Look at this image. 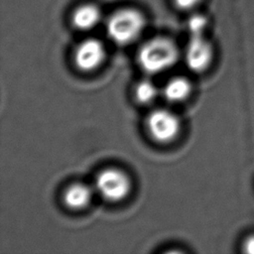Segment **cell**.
Segmentation results:
<instances>
[{
	"label": "cell",
	"mask_w": 254,
	"mask_h": 254,
	"mask_svg": "<svg viewBox=\"0 0 254 254\" xmlns=\"http://www.w3.org/2000/svg\"><path fill=\"white\" fill-rule=\"evenodd\" d=\"M178 49L169 39L157 37L146 42L138 53V62L148 73H159L171 67L178 59Z\"/></svg>",
	"instance_id": "6da1fadb"
},
{
	"label": "cell",
	"mask_w": 254,
	"mask_h": 254,
	"mask_svg": "<svg viewBox=\"0 0 254 254\" xmlns=\"http://www.w3.org/2000/svg\"><path fill=\"white\" fill-rule=\"evenodd\" d=\"M145 27L143 14L133 8H123L114 12L106 23L108 37L118 45L135 41Z\"/></svg>",
	"instance_id": "7a4b0ae2"
},
{
	"label": "cell",
	"mask_w": 254,
	"mask_h": 254,
	"mask_svg": "<svg viewBox=\"0 0 254 254\" xmlns=\"http://www.w3.org/2000/svg\"><path fill=\"white\" fill-rule=\"evenodd\" d=\"M203 24L189 25L190 38L186 49V63L193 71L204 70L211 62L212 48L209 42L203 37L205 29Z\"/></svg>",
	"instance_id": "3957f363"
},
{
	"label": "cell",
	"mask_w": 254,
	"mask_h": 254,
	"mask_svg": "<svg viewBox=\"0 0 254 254\" xmlns=\"http://www.w3.org/2000/svg\"><path fill=\"white\" fill-rule=\"evenodd\" d=\"M95 187L103 198L109 201H118L128 194L131 184L123 172L116 169H107L98 174Z\"/></svg>",
	"instance_id": "277c9868"
},
{
	"label": "cell",
	"mask_w": 254,
	"mask_h": 254,
	"mask_svg": "<svg viewBox=\"0 0 254 254\" xmlns=\"http://www.w3.org/2000/svg\"><path fill=\"white\" fill-rule=\"evenodd\" d=\"M147 128L153 139L161 143H167L174 140L178 135L180 121L171 111L157 109L149 114Z\"/></svg>",
	"instance_id": "5b68a950"
},
{
	"label": "cell",
	"mask_w": 254,
	"mask_h": 254,
	"mask_svg": "<svg viewBox=\"0 0 254 254\" xmlns=\"http://www.w3.org/2000/svg\"><path fill=\"white\" fill-rule=\"evenodd\" d=\"M104 56V47L100 41L96 39H86L75 49L74 62L78 68L82 70H92L102 63Z\"/></svg>",
	"instance_id": "8992f818"
},
{
	"label": "cell",
	"mask_w": 254,
	"mask_h": 254,
	"mask_svg": "<svg viewBox=\"0 0 254 254\" xmlns=\"http://www.w3.org/2000/svg\"><path fill=\"white\" fill-rule=\"evenodd\" d=\"M101 13L94 4H82L78 6L71 15V21L78 30H89L95 27L100 21Z\"/></svg>",
	"instance_id": "52a82bcc"
},
{
	"label": "cell",
	"mask_w": 254,
	"mask_h": 254,
	"mask_svg": "<svg viewBox=\"0 0 254 254\" xmlns=\"http://www.w3.org/2000/svg\"><path fill=\"white\" fill-rule=\"evenodd\" d=\"M91 196V190L87 186L83 184H73L65 190L64 201L67 207L79 209L89 203Z\"/></svg>",
	"instance_id": "ba28073f"
},
{
	"label": "cell",
	"mask_w": 254,
	"mask_h": 254,
	"mask_svg": "<svg viewBox=\"0 0 254 254\" xmlns=\"http://www.w3.org/2000/svg\"><path fill=\"white\" fill-rule=\"evenodd\" d=\"M190 92V84L184 77L172 78L164 87V96L169 101L179 102L186 99Z\"/></svg>",
	"instance_id": "9c48e42d"
},
{
	"label": "cell",
	"mask_w": 254,
	"mask_h": 254,
	"mask_svg": "<svg viewBox=\"0 0 254 254\" xmlns=\"http://www.w3.org/2000/svg\"><path fill=\"white\" fill-rule=\"evenodd\" d=\"M135 95L138 101L142 103H147L152 101L157 95L156 86L149 80H142L136 86Z\"/></svg>",
	"instance_id": "30bf717a"
},
{
	"label": "cell",
	"mask_w": 254,
	"mask_h": 254,
	"mask_svg": "<svg viewBox=\"0 0 254 254\" xmlns=\"http://www.w3.org/2000/svg\"><path fill=\"white\" fill-rule=\"evenodd\" d=\"M199 2L200 0H174L176 7L185 11L194 8Z\"/></svg>",
	"instance_id": "8fae6325"
},
{
	"label": "cell",
	"mask_w": 254,
	"mask_h": 254,
	"mask_svg": "<svg viewBox=\"0 0 254 254\" xmlns=\"http://www.w3.org/2000/svg\"><path fill=\"white\" fill-rule=\"evenodd\" d=\"M243 251L249 254H254V234H251L245 238L242 244Z\"/></svg>",
	"instance_id": "7c38bea8"
}]
</instances>
